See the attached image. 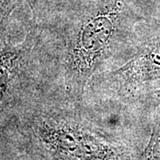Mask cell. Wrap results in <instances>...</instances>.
I'll return each mask as SVG.
<instances>
[{"label": "cell", "instance_id": "3", "mask_svg": "<svg viewBox=\"0 0 160 160\" xmlns=\"http://www.w3.org/2000/svg\"><path fill=\"white\" fill-rule=\"evenodd\" d=\"M131 55L106 76L108 86L122 97L133 95L146 84L160 80V18L147 19Z\"/></svg>", "mask_w": 160, "mask_h": 160}, {"label": "cell", "instance_id": "6", "mask_svg": "<svg viewBox=\"0 0 160 160\" xmlns=\"http://www.w3.org/2000/svg\"><path fill=\"white\" fill-rule=\"evenodd\" d=\"M20 0H0V36L6 31L9 20Z\"/></svg>", "mask_w": 160, "mask_h": 160}, {"label": "cell", "instance_id": "1", "mask_svg": "<svg viewBox=\"0 0 160 160\" xmlns=\"http://www.w3.org/2000/svg\"><path fill=\"white\" fill-rule=\"evenodd\" d=\"M65 6L64 78L75 102H81L97 69L146 19L136 0H67Z\"/></svg>", "mask_w": 160, "mask_h": 160}, {"label": "cell", "instance_id": "5", "mask_svg": "<svg viewBox=\"0 0 160 160\" xmlns=\"http://www.w3.org/2000/svg\"><path fill=\"white\" fill-rule=\"evenodd\" d=\"M140 160H160V117L156 115L150 137Z\"/></svg>", "mask_w": 160, "mask_h": 160}, {"label": "cell", "instance_id": "2", "mask_svg": "<svg viewBox=\"0 0 160 160\" xmlns=\"http://www.w3.org/2000/svg\"><path fill=\"white\" fill-rule=\"evenodd\" d=\"M23 130L41 150L59 160H126V151L71 117L37 109L24 117Z\"/></svg>", "mask_w": 160, "mask_h": 160}, {"label": "cell", "instance_id": "7", "mask_svg": "<svg viewBox=\"0 0 160 160\" xmlns=\"http://www.w3.org/2000/svg\"><path fill=\"white\" fill-rule=\"evenodd\" d=\"M149 101L156 106H160V88L149 92Z\"/></svg>", "mask_w": 160, "mask_h": 160}, {"label": "cell", "instance_id": "4", "mask_svg": "<svg viewBox=\"0 0 160 160\" xmlns=\"http://www.w3.org/2000/svg\"><path fill=\"white\" fill-rule=\"evenodd\" d=\"M38 40V34L33 30L22 42L12 44L7 41L0 50V126L29 83L30 66Z\"/></svg>", "mask_w": 160, "mask_h": 160}]
</instances>
